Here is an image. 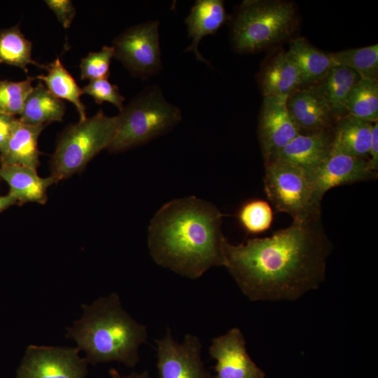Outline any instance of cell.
<instances>
[{"label": "cell", "instance_id": "cell-1", "mask_svg": "<svg viewBox=\"0 0 378 378\" xmlns=\"http://www.w3.org/2000/svg\"><path fill=\"white\" fill-rule=\"evenodd\" d=\"M332 247L318 213L270 237L226 240L224 267L251 302L295 301L324 281Z\"/></svg>", "mask_w": 378, "mask_h": 378}, {"label": "cell", "instance_id": "cell-2", "mask_svg": "<svg viewBox=\"0 0 378 378\" xmlns=\"http://www.w3.org/2000/svg\"><path fill=\"white\" fill-rule=\"evenodd\" d=\"M223 214L195 196L172 200L152 218L148 246L158 265L197 279L213 267L225 266Z\"/></svg>", "mask_w": 378, "mask_h": 378}, {"label": "cell", "instance_id": "cell-3", "mask_svg": "<svg viewBox=\"0 0 378 378\" xmlns=\"http://www.w3.org/2000/svg\"><path fill=\"white\" fill-rule=\"evenodd\" d=\"M83 314L67 328L85 360L91 364L117 361L129 367L139 360V348L146 342V327L122 308L118 295L101 297L91 304H83Z\"/></svg>", "mask_w": 378, "mask_h": 378}, {"label": "cell", "instance_id": "cell-4", "mask_svg": "<svg viewBox=\"0 0 378 378\" xmlns=\"http://www.w3.org/2000/svg\"><path fill=\"white\" fill-rule=\"evenodd\" d=\"M119 127L108 148L111 153L122 152L163 136L181 120V110L169 103L160 88L150 85L134 97L118 114Z\"/></svg>", "mask_w": 378, "mask_h": 378}, {"label": "cell", "instance_id": "cell-5", "mask_svg": "<svg viewBox=\"0 0 378 378\" xmlns=\"http://www.w3.org/2000/svg\"><path fill=\"white\" fill-rule=\"evenodd\" d=\"M120 124L119 115L108 116L102 110L90 118L69 126L60 134L50 159L55 183L82 171L102 150L110 146Z\"/></svg>", "mask_w": 378, "mask_h": 378}, {"label": "cell", "instance_id": "cell-6", "mask_svg": "<svg viewBox=\"0 0 378 378\" xmlns=\"http://www.w3.org/2000/svg\"><path fill=\"white\" fill-rule=\"evenodd\" d=\"M295 8L279 0H248L240 5L232 22V41L236 51L251 53L286 38L293 31Z\"/></svg>", "mask_w": 378, "mask_h": 378}, {"label": "cell", "instance_id": "cell-7", "mask_svg": "<svg viewBox=\"0 0 378 378\" xmlns=\"http://www.w3.org/2000/svg\"><path fill=\"white\" fill-rule=\"evenodd\" d=\"M265 168V191L278 212L288 214L293 220L321 213L307 171L281 162H272Z\"/></svg>", "mask_w": 378, "mask_h": 378}, {"label": "cell", "instance_id": "cell-8", "mask_svg": "<svg viewBox=\"0 0 378 378\" xmlns=\"http://www.w3.org/2000/svg\"><path fill=\"white\" fill-rule=\"evenodd\" d=\"M158 20L131 26L113 41L114 57L134 76L142 79L162 69Z\"/></svg>", "mask_w": 378, "mask_h": 378}, {"label": "cell", "instance_id": "cell-9", "mask_svg": "<svg viewBox=\"0 0 378 378\" xmlns=\"http://www.w3.org/2000/svg\"><path fill=\"white\" fill-rule=\"evenodd\" d=\"M78 347L29 345L17 378H85L88 362Z\"/></svg>", "mask_w": 378, "mask_h": 378}, {"label": "cell", "instance_id": "cell-10", "mask_svg": "<svg viewBox=\"0 0 378 378\" xmlns=\"http://www.w3.org/2000/svg\"><path fill=\"white\" fill-rule=\"evenodd\" d=\"M159 378H209L202 359V344L198 337L186 335L178 342L167 328L155 340Z\"/></svg>", "mask_w": 378, "mask_h": 378}, {"label": "cell", "instance_id": "cell-11", "mask_svg": "<svg viewBox=\"0 0 378 378\" xmlns=\"http://www.w3.org/2000/svg\"><path fill=\"white\" fill-rule=\"evenodd\" d=\"M316 202L321 204L324 195L335 187L374 180L377 172L369 159L351 156L335 149L314 169L308 172Z\"/></svg>", "mask_w": 378, "mask_h": 378}, {"label": "cell", "instance_id": "cell-12", "mask_svg": "<svg viewBox=\"0 0 378 378\" xmlns=\"http://www.w3.org/2000/svg\"><path fill=\"white\" fill-rule=\"evenodd\" d=\"M287 98L263 97L258 134L264 164L273 158L300 132L286 106Z\"/></svg>", "mask_w": 378, "mask_h": 378}, {"label": "cell", "instance_id": "cell-13", "mask_svg": "<svg viewBox=\"0 0 378 378\" xmlns=\"http://www.w3.org/2000/svg\"><path fill=\"white\" fill-rule=\"evenodd\" d=\"M216 360L215 378H264V372L248 354L244 336L238 328L214 337L209 349Z\"/></svg>", "mask_w": 378, "mask_h": 378}, {"label": "cell", "instance_id": "cell-14", "mask_svg": "<svg viewBox=\"0 0 378 378\" xmlns=\"http://www.w3.org/2000/svg\"><path fill=\"white\" fill-rule=\"evenodd\" d=\"M300 87L287 99L288 111L300 134L332 130L336 121L319 84Z\"/></svg>", "mask_w": 378, "mask_h": 378}, {"label": "cell", "instance_id": "cell-15", "mask_svg": "<svg viewBox=\"0 0 378 378\" xmlns=\"http://www.w3.org/2000/svg\"><path fill=\"white\" fill-rule=\"evenodd\" d=\"M332 130L308 134H300L269 163L286 162L310 172L330 154L332 148Z\"/></svg>", "mask_w": 378, "mask_h": 378}, {"label": "cell", "instance_id": "cell-16", "mask_svg": "<svg viewBox=\"0 0 378 378\" xmlns=\"http://www.w3.org/2000/svg\"><path fill=\"white\" fill-rule=\"evenodd\" d=\"M228 20L222 0H197L185 20L191 44L186 51L192 52L196 59L209 64L199 51V43L204 36L215 34Z\"/></svg>", "mask_w": 378, "mask_h": 378}, {"label": "cell", "instance_id": "cell-17", "mask_svg": "<svg viewBox=\"0 0 378 378\" xmlns=\"http://www.w3.org/2000/svg\"><path fill=\"white\" fill-rule=\"evenodd\" d=\"M0 177L8 185L10 195L18 204L34 202L44 204L48 200V189L54 180L49 176L42 178L36 169L22 165L1 164Z\"/></svg>", "mask_w": 378, "mask_h": 378}, {"label": "cell", "instance_id": "cell-18", "mask_svg": "<svg viewBox=\"0 0 378 378\" xmlns=\"http://www.w3.org/2000/svg\"><path fill=\"white\" fill-rule=\"evenodd\" d=\"M46 126L27 125L19 120L6 149L0 154L1 164L22 165L36 169L40 163L38 139Z\"/></svg>", "mask_w": 378, "mask_h": 378}, {"label": "cell", "instance_id": "cell-19", "mask_svg": "<svg viewBox=\"0 0 378 378\" xmlns=\"http://www.w3.org/2000/svg\"><path fill=\"white\" fill-rule=\"evenodd\" d=\"M286 52L299 70L302 86L321 81L335 66L331 53L317 49L302 38L292 40Z\"/></svg>", "mask_w": 378, "mask_h": 378}, {"label": "cell", "instance_id": "cell-20", "mask_svg": "<svg viewBox=\"0 0 378 378\" xmlns=\"http://www.w3.org/2000/svg\"><path fill=\"white\" fill-rule=\"evenodd\" d=\"M263 97L287 98L302 86L299 70L287 53L278 54L263 69L260 76Z\"/></svg>", "mask_w": 378, "mask_h": 378}, {"label": "cell", "instance_id": "cell-21", "mask_svg": "<svg viewBox=\"0 0 378 378\" xmlns=\"http://www.w3.org/2000/svg\"><path fill=\"white\" fill-rule=\"evenodd\" d=\"M372 125L346 115L336 122L332 129V148L351 156L369 159Z\"/></svg>", "mask_w": 378, "mask_h": 378}, {"label": "cell", "instance_id": "cell-22", "mask_svg": "<svg viewBox=\"0 0 378 378\" xmlns=\"http://www.w3.org/2000/svg\"><path fill=\"white\" fill-rule=\"evenodd\" d=\"M65 110L62 100L52 94L40 81L29 94L19 120L27 125H47L62 121Z\"/></svg>", "mask_w": 378, "mask_h": 378}, {"label": "cell", "instance_id": "cell-23", "mask_svg": "<svg viewBox=\"0 0 378 378\" xmlns=\"http://www.w3.org/2000/svg\"><path fill=\"white\" fill-rule=\"evenodd\" d=\"M360 79L351 69L336 65L330 69L320 86L336 122L347 115L346 103L350 92Z\"/></svg>", "mask_w": 378, "mask_h": 378}, {"label": "cell", "instance_id": "cell-24", "mask_svg": "<svg viewBox=\"0 0 378 378\" xmlns=\"http://www.w3.org/2000/svg\"><path fill=\"white\" fill-rule=\"evenodd\" d=\"M47 74L34 77L45 84L46 88L55 97L72 103L76 108L80 120L86 117L85 108L81 102L83 90L78 86L71 74L63 66L59 58L46 66Z\"/></svg>", "mask_w": 378, "mask_h": 378}, {"label": "cell", "instance_id": "cell-25", "mask_svg": "<svg viewBox=\"0 0 378 378\" xmlns=\"http://www.w3.org/2000/svg\"><path fill=\"white\" fill-rule=\"evenodd\" d=\"M32 43L21 32L19 26L0 29V63L19 67L27 72V66L33 64L41 68L31 57Z\"/></svg>", "mask_w": 378, "mask_h": 378}, {"label": "cell", "instance_id": "cell-26", "mask_svg": "<svg viewBox=\"0 0 378 378\" xmlns=\"http://www.w3.org/2000/svg\"><path fill=\"white\" fill-rule=\"evenodd\" d=\"M347 114L374 123L378 120V82L360 78L353 87L346 103Z\"/></svg>", "mask_w": 378, "mask_h": 378}, {"label": "cell", "instance_id": "cell-27", "mask_svg": "<svg viewBox=\"0 0 378 378\" xmlns=\"http://www.w3.org/2000/svg\"><path fill=\"white\" fill-rule=\"evenodd\" d=\"M335 64L354 71L361 79L377 80L378 45L331 52Z\"/></svg>", "mask_w": 378, "mask_h": 378}, {"label": "cell", "instance_id": "cell-28", "mask_svg": "<svg viewBox=\"0 0 378 378\" xmlns=\"http://www.w3.org/2000/svg\"><path fill=\"white\" fill-rule=\"evenodd\" d=\"M237 219L244 230L251 234L267 231L273 221V210L270 204L260 199L245 202L237 212Z\"/></svg>", "mask_w": 378, "mask_h": 378}, {"label": "cell", "instance_id": "cell-29", "mask_svg": "<svg viewBox=\"0 0 378 378\" xmlns=\"http://www.w3.org/2000/svg\"><path fill=\"white\" fill-rule=\"evenodd\" d=\"M34 77L22 81L0 80V113L20 115L25 101L33 89Z\"/></svg>", "mask_w": 378, "mask_h": 378}, {"label": "cell", "instance_id": "cell-30", "mask_svg": "<svg viewBox=\"0 0 378 378\" xmlns=\"http://www.w3.org/2000/svg\"><path fill=\"white\" fill-rule=\"evenodd\" d=\"M113 57L114 52L112 46H104L99 51L89 52L80 60V79H108Z\"/></svg>", "mask_w": 378, "mask_h": 378}, {"label": "cell", "instance_id": "cell-31", "mask_svg": "<svg viewBox=\"0 0 378 378\" xmlns=\"http://www.w3.org/2000/svg\"><path fill=\"white\" fill-rule=\"evenodd\" d=\"M83 93L91 96L97 104L108 102L116 106L120 111L124 108L125 97L120 94L118 87L108 79L90 80L82 89Z\"/></svg>", "mask_w": 378, "mask_h": 378}, {"label": "cell", "instance_id": "cell-32", "mask_svg": "<svg viewBox=\"0 0 378 378\" xmlns=\"http://www.w3.org/2000/svg\"><path fill=\"white\" fill-rule=\"evenodd\" d=\"M46 5L65 28H69L76 16V8L70 0H46Z\"/></svg>", "mask_w": 378, "mask_h": 378}, {"label": "cell", "instance_id": "cell-33", "mask_svg": "<svg viewBox=\"0 0 378 378\" xmlns=\"http://www.w3.org/2000/svg\"><path fill=\"white\" fill-rule=\"evenodd\" d=\"M19 119L0 113V154L2 153Z\"/></svg>", "mask_w": 378, "mask_h": 378}, {"label": "cell", "instance_id": "cell-34", "mask_svg": "<svg viewBox=\"0 0 378 378\" xmlns=\"http://www.w3.org/2000/svg\"><path fill=\"white\" fill-rule=\"evenodd\" d=\"M369 160L372 168L378 172V121L372 125Z\"/></svg>", "mask_w": 378, "mask_h": 378}, {"label": "cell", "instance_id": "cell-35", "mask_svg": "<svg viewBox=\"0 0 378 378\" xmlns=\"http://www.w3.org/2000/svg\"><path fill=\"white\" fill-rule=\"evenodd\" d=\"M109 374L111 378H150V376L147 371H144L141 373L132 372L130 375H122L115 368H111L109 370Z\"/></svg>", "mask_w": 378, "mask_h": 378}, {"label": "cell", "instance_id": "cell-36", "mask_svg": "<svg viewBox=\"0 0 378 378\" xmlns=\"http://www.w3.org/2000/svg\"><path fill=\"white\" fill-rule=\"evenodd\" d=\"M14 204H18V202L9 194L0 196V212L7 209Z\"/></svg>", "mask_w": 378, "mask_h": 378}]
</instances>
